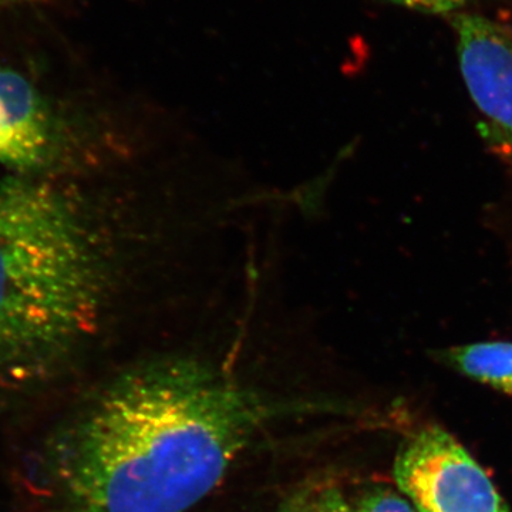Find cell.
Returning <instances> with one entry per match:
<instances>
[{"mask_svg":"<svg viewBox=\"0 0 512 512\" xmlns=\"http://www.w3.org/2000/svg\"><path fill=\"white\" fill-rule=\"evenodd\" d=\"M394 480L419 512H510L483 467L440 427L404 444Z\"/></svg>","mask_w":512,"mask_h":512,"instance_id":"obj_4","label":"cell"},{"mask_svg":"<svg viewBox=\"0 0 512 512\" xmlns=\"http://www.w3.org/2000/svg\"><path fill=\"white\" fill-rule=\"evenodd\" d=\"M96 134L25 74L0 66V165L20 175H82L103 160Z\"/></svg>","mask_w":512,"mask_h":512,"instance_id":"obj_3","label":"cell"},{"mask_svg":"<svg viewBox=\"0 0 512 512\" xmlns=\"http://www.w3.org/2000/svg\"><path fill=\"white\" fill-rule=\"evenodd\" d=\"M353 508V507H352ZM353 512H419L409 498L389 490H373L360 498Z\"/></svg>","mask_w":512,"mask_h":512,"instance_id":"obj_6","label":"cell"},{"mask_svg":"<svg viewBox=\"0 0 512 512\" xmlns=\"http://www.w3.org/2000/svg\"><path fill=\"white\" fill-rule=\"evenodd\" d=\"M320 512H353L348 501L338 490H326L319 497Z\"/></svg>","mask_w":512,"mask_h":512,"instance_id":"obj_8","label":"cell"},{"mask_svg":"<svg viewBox=\"0 0 512 512\" xmlns=\"http://www.w3.org/2000/svg\"><path fill=\"white\" fill-rule=\"evenodd\" d=\"M281 512H320L319 498H301V500L293 501Z\"/></svg>","mask_w":512,"mask_h":512,"instance_id":"obj_9","label":"cell"},{"mask_svg":"<svg viewBox=\"0 0 512 512\" xmlns=\"http://www.w3.org/2000/svg\"><path fill=\"white\" fill-rule=\"evenodd\" d=\"M396 5L426 13H451L463 9L470 0H389Z\"/></svg>","mask_w":512,"mask_h":512,"instance_id":"obj_7","label":"cell"},{"mask_svg":"<svg viewBox=\"0 0 512 512\" xmlns=\"http://www.w3.org/2000/svg\"><path fill=\"white\" fill-rule=\"evenodd\" d=\"M83 175L0 180V400L39 392L113 330L141 239Z\"/></svg>","mask_w":512,"mask_h":512,"instance_id":"obj_2","label":"cell"},{"mask_svg":"<svg viewBox=\"0 0 512 512\" xmlns=\"http://www.w3.org/2000/svg\"><path fill=\"white\" fill-rule=\"evenodd\" d=\"M439 362L512 396V342H478L434 352Z\"/></svg>","mask_w":512,"mask_h":512,"instance_id":"obj_5","label":"cell"},{"mask_svg":"<svg viewBox=\"0 0 512 512\" xmlns=\"http://www.w3.org/2000/svg\"><path fill=\"white\" fill-rule=\"evenodd\" d=\"M276 412L211 360H146L49 427L26 461V488L43 512H185Z\"/></svg>","mask_w":512,"mask_h":512,"instance_id":"obj_1","label":"cell"}]
</instances>
